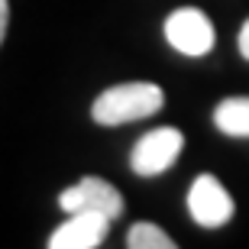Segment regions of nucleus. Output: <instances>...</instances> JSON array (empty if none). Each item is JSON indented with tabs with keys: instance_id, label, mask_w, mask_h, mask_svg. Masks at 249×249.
<instances>
[{
	"instance_id": "obj_1",
	"label": "nucleus",
	"mask_w": 249,
	"mask_h": 249,
	"mask_svg": "<svg viewBox=\"0 0 249 249\" xmlns=\"http://www.w3.org/2000/svg\"><path fill=\"white\" fill-rule=\"evenodd\" d=\"M165 104V91L152 81H129V84H117L94 101L91 117L101 126H123L133 120H146L152 113L162 110Z\"/></svg>"
},
{
	"instance_id": "obj_2",
	"label": "nucleus",
	"mask_w": 249,
	"mask_h": 249,
	"mask_svg": "<svg viewBox=\"0 0 249 249\" xmlns=\"http://www.w3.org/2000/svg\"><path fill=\"white\" fill-rule=\"evenodd\" d=\"M185 149V136L178 133L175 126H159V129H149L146 136L139 139L133 146V156H129V165L139 178H159L162 172L178 162Z\"/></svg>"
},
{
	"instance_id": "obj_3",
	"label": "nucleus",
	"mask_w": 249,
	"mask_h": 249,
	"mask_svg": "<svg viewBox=\"0 0 249 249\" xmlns=\"http://www.w3.org/2000/svg\"><path fill=\"white\" fill-rule=\"evenodd\" d=\"M165 39L175 52L201 58L213 49V39L217 36H213V26H211V19H207V13H201V10H194V7H181L175 13H168Z\"/></svg>"
},
{
	"instance_id": "obj_4",
	"label": "nucleus",
	"mask_w": 249,
	"mask_h": 249,
	"mask_svg": "<svg viewBox=\"0 0 249 249\" xmlns=\"http://www.w3.org/2000/svg\"><path fill=\"white\" fill-rule=\"evenodd\" d=\"M58 207L68 213H78V211H97V213H107L110 220H117L123 213V197L120 191L104 181V178H81L78 185H71L68 191L58 194Z\"/></svg>"
},
{
	"instance_id": "obj_5",
	"label": "nucleus",
	"mask_w": 249,
	"mask_h": 249,
	"mask_svg": "<svg viewBox=\"0 0 249 249\" xmlns=\"http://www.w3.org/2000/svg\"><path fill=\"white\" fill-rule=\"evenodd\" d=\"M188 211H191L194 223L217 230L233 217V197L213 175H197L188 191Z\"/></svg>"
},
{
	"instance_id": "obj_6",
	"label": "nucleus",
	"mask_w": 249,
	"mask_h": 249,
	"mask_svg": "<svg viewBox=\"0 0 249 249\" xmlns=\"http://www.w3.org/2000/svg\"><path fill=\"white\" fill-rule=\"evenodd\" d=\"M110 223L113 220L107 213H97V211L68 213V220L49 236V249H94L104 243Z\"/></svg>"
},
{
	"instance_id": "obj_7",
	"label": "nucleus",
	"mask_w": 249,
	"mask_h": 249,
	"mask_svg": "<svg viewBox=\"0 0 249 249\" xmlns=\"http://www.w3.org/2000/svg\"><path fill=\"white\" fill-rule=\"evenodd\" d=\"M213 123L227 136H249V97H227L217 104Z\"/></svg>"
},
{
	"instance_id": "obj_8",
	"label": "nucleus",
	"mask_w": 249,
	"mask_h": 249,
	"mask_svg": "<svg viewBox=\"0 0 249 249\" xmlns=\"http://www.w3.org/2000/svg\"><path fill=\"white\" fill-rule=\"evenodd\" d=\"M129 249H175V240L156 223H133L126 233Z\"/></svg>"
},
{
	"instance_id": "obj_9",
	"label": "nucleus",
	"mask_w": 249,
	"mask_h": 249,
	"mask_svg": "<svg viewBox=\"0 0 249 249\" xmlns=\"http://www.w3.org/2000/svg\"><path fill=\"white\" fill-rule=\"evenodd\" d=\"M236 46H240L243 58H249V19H246V23H243V29H240V36H236Z\"/></svg>"
},
{
	"instance_id": "obj_10",
	"label": "nucleus",
	"mask_w": 249,
	"mask_h": 249,
	"mask_svg": "<svg viewBox=\"0 0 249 249\" xmlns=\"http://www.w3.org/2000/svg\"><path fill=\"white\" fill-rule=\"evenodd\" d=\"M7 26H10V3L0 0V42H3V36H7Z\"/></svg>"
}]
</instances>
